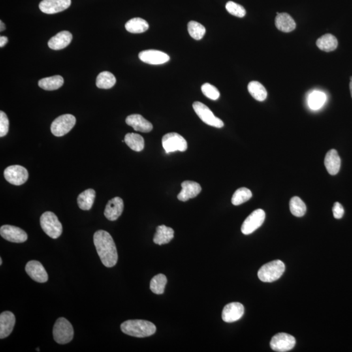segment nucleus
Wrapping results in <instances>:
<instances>
[{
	"label": "nucleus",
	"mask_w": 352,
	"mask_h": 352,
	"mask_svg": "<svg viewBox=\"0 0 352 352\" xmlns=\"http://www.w3.org/2000/svg\"><path fill=\"white\" fill-rule=\"evenodd\" d=\"M9 121L5 113L1 111L0 112V136L3 137L8 132Z\"/></svg>",
	"instance_id": "58836bf2"
},
{
	"label": "nucleus",
	"mask_w": 352,
	"mask_h": 352,
	"mask_svg": "<svg viewBox=\"0 0 352 352\" xmlns=\"http://www.w3.org/2000/svg\"><path fill=\"white\" fill-rule=\"evenodd\" d=\"M37 351H38V352L40 351V349H37Z\"/></svg>",
	"instance_id": "a18cd8bd"
},
{
	"label": "nucleus",
	"mask_w": 352,
	"mask_h": 352,
	"mask_svg": "<svg viewBox=\"0 0 352 352\" xmlns=\"http://www.w3.org/2000/svg\"><path fill=\"white\" fill-rule=\"evenodd\" d=\"M0 265H2V259L1 258H0Z\"/></svg>",
	"instance_id": "c03bdc74"
},
{
	"label": "nucleus",
	"mask_w": 352,
	"mask_h": 352,
	"mask_svg": "<svg viewBox=\"0 0 352 352\" xmlns=\"http://www.w3.org/2000/svg\"><path fill=\"white\" fill-rule=\"evenodd\" d=\"M350 88H351V92L352 97V77L351 78V84H350Z\"/></svg>",
	"instance_id": "37998d69"
},
{
	"label": "nucleus",
	"mask_w": 352,
	"mask_h": 352,
	"mask_svg": "<svg viewBox=\"0 0 352 352\" xmlns=\"http://www.w3.org/2000/svg\"><path fill=\"white\" fill-rule=\"evenodd\" d=\"M187 27L189 35L194 39H202L206 33V28L204 25L201 23L195 22V21L189 22L188 23Z\"/></svg>",
	"instance_id": "c9c22d12"
},
{
	"label": "nucleus",
	"mask_w": 352,
	"mask_h": 352,
	"mask_svg": "<svg viewBox=\"0 0 352 352\" xmlns=\"http://www.w3.org/2000/svg\"><path fill=\"white\" fill-rule=\"evenodd\" d=\"M253 194L249 189L245 187L240 188L235 192L232 198V203L234 206H239L250 200Z\"/></svg>",
	"instance_id": "f704fd0d"
},
{
	"label": "nucleus",
	"mask_w": 352,
	"mask_h": 352,
	"mask_svg": "<svg viewBox=\"0 0 352 352\" xmlns=\"http://www.w3.org/2000/svg\"><path fill=\"white\" fill-rule=\"evenodd\" d=\"M174 237V231L172 228L161 225L156 228V233L153 238V242L155 244L162 245L167 244L171 242Z\"/></svg>",
	"instance_id": "b1692460"
},
{
	"label": "nucleus",
	"mask_w": 352,
	"mask_h": 352,
	"mask_svg": "<svg viewBox=\"0 0 352 352\" xmlns=\"http://www.w3.org/2000/svg\"><path fill=\"white\" fill-rule=\"evenodd\" d=\"M40 224L44 233L51 238H58L62 234V225L56 215L51 211H46L40 216Z\"/></svg>",
	"instance_id": "20e7f679"
},
{
	"label": "nucleus",
	"mask_w": 352,
	"mask_h": 352,
	"mask_svg": "<svg viewBox=\"0 0 352 352\" xmlns=\"http://www.w3.org/2000/svg\"><path fill=\"white\" fill-rule=\"evenodd\" d=\"M72 35L69 31H62L51 38L48 42L49 48L59 50L65 48L72 41Z\"/></svg>",
	"instance_id": "412c9836"
},
{
	"label": "nucleus",
	"mask_w": 352,
	"mask_h": 352,
	"mask_svg": "<svg viewBox=\"0 0 352 352\" xmlns=\"http://www.w3.org/2000/svg\"><path fill=\"white\" fill-rule=\"evenodd\" d=\"M324 164L328 172L332 176L338 174L340 170L341 161L336 149H331L326 155Z\"/></svg>",
	"instance_id": "4be33fe9"
},
{
	"label": "nucleus",
	"mask_w": 352,
	"mask_h": 352,
	"mask_svg": "<svg viewBox=\"0 0 352 352\" xmlns=\"http://www.w3.org/2000/svg\"><path fill=\"white\" fill-rule=\"evenodd\" d=\"M275 25L279 30L289 33L296 29V23L290 14L283 12L277 14L275 18Z\"/></svg>",
	"instance_id": "5701e85b"
},
{
	"label": "nucleus",
	"mask_w": 352,
	"mask_h": 352,
	"mask_svg": "<svg viewBox=\"0 0 352 352\" xmlns=\"http://www.w3.org/2000/svg\"><path fill=\"white\" fill-rule=\"evenodd\" d=\"M167 283V278L163 274H159L153 277L150 282V289L155 294H163Z\"/></svg>",
	"instance_id": "473e14b6"
},
{
	"label": "nucleus",
	"mask_w": 352,
	"mask_h": 352,
	"mask_svg": "<svg viewBox=\"0 0 352 352\" xmlns=\"http://www.w3.org/2000/svg\"><path fill=\"white\" fill-rule=\"evenodd\" d=\"M326 94L320 91H314L309 96L308 104L312 110H319L326 101Z\"/></svg>",
	"instance_id": "2f4dec72"
},
{
	"label": "nucleus",
	"mask_w": 352,
	"mask_h": 352,
	"mask_svg": "<svg viewBox=\"0 0 352 352\" xmlns=\"http://www.w3.org/2000/svg\"><path fill=\"white\" fill-rule=\"evenodd\" d=\"M244 307L240 303L234 302L226 305L222 313V319L227 323H232L242 319L244 315Z\"/></svg>",
	"instance_id": "2eb2a0df"
},
{
	"label": "nucleus",
	"mask_w": 352,
	"mask_h": 352,
	"mask_svg": "<svg viewBox=\"0 0 352 352\" xmlns=\"http://www.w3.org/2000/svg\"><path fill=\"white\" fill-rule=\"evenodd\" d=\"M64 80L62 76L55 75L41 79L38 82L40 88L46 91L56 90L63 86Z\"/></svg>",
	"instance_id": "393cba45"
},
{
	"label": "nucleus",
	"mask_w": 352,
	"mask_h": 352,
	"mask_svg": "<svg viewBox=\"0 0 352 352\" xmlns=\"http://www.w3.org/2000/svg\"><path fill=\"white\" fill-rule=\"evenodd\" d=\"M27 274L33 281L39 283H46L48 280V275L43 266L39 261L31 260L27 262L25 268Z\"/></svg>",
	"instance_id": "4468645a"
},
{
	"label": "nucleus",
	"mask_w": 352,
	"mask_h": 352,
	"mask_svg": "<svg viewBox=\"0 0 352 352\" xmlns=\"http://www.w3.org/2000/svg\"><path fill=\"white\" fill-rule=\"evenodd\" d=\"M96 196L95 191L89 189L82 192L78 196L77 202L79 208L82 210H89L92 208Z\"/></svg>",
	"instance_id": "a878e982"
},
{
	"label": "nucleus",
	"mask_w": 352,
	"mask_h": 352,
	"mask_svg": "<svg viewBox=\"0 0 352 352\" xmlns=\"http://www.w3.org/2000/svg\"><path fill=\"white\" fill-rule=\"evenodd\" d=\"M93 243L103 265L106 268L116 266L118 255L116 244L111 235L104 230H98L94 234Z\"/></svg>",
	"instance_id": "f257e3e1"
},
{
	"label": "nucleus",
	"mask_w": 352,
	"mask_h": 352,
	"mask_svg": "<svg viewBox=\"0 0 352 352\" xmlns=\"http://www.w3.org/2000/svg\"><path fill=\"white\" fill-rule=\"evenodd\" d=\"M125 29L131 33H142L149 29L148 23L141 18H133L125 23Z\"/></svg>",
	"instance_id": "cd10ccee"
},
{
	"label": "nucleus",
	"mask_w": 352,
	"mask_h": 352,
	"mask_svg": "<svg viewBox=\"0 0 352 352\" xmlns=\"http://www.w3.org/2000/svg\"><path fill=\"white\" fill-rule=\"evenodd\" d=\"M226 8L230 14L239 17V18H243L246 14V10L245 8L240 4L235 3L234 1H228L226 4Z\"/></svg>",
	"instance_id": "e433bc0d"
},
{
	"label": "nucleus",
	"mask_w": 352,
	"mask_h": 352,
	"mask_svg": "<svg viewBox=\"0 0 352 352\" xmlns=\"http://www.w3.org/2000/svg\"><path fill=\"white\" fill-rule=\"evenodd\" d=\"M116 78L110 72L103 71L97 76L96 85L101 89H110L114 86Z\"/></svg>",
	"instance_id": "7c9ffc66"
},
{
	"label": "nucleus",
	"mask_w": 352,
	"mask_h": 352,
	"mask_svg": "<svg viewBox=\"0 0 352 352\" xmlns=\"http://www.w3.org/2000/svg\"><path fill=\"white\" fill-rule=\"evenodd\" d=\"M0 25H1V27H0V31H3L5 30V25L4 24V23L2 22V21H0Z\"/></svg>",
	"instance_id": "79ce46f5"
},
{
	"label": "nucleus",
	"mask_w": 352,
	"mask_h": 352,
	"mask_svg": "<svg viewBox=\"0 0 352 352\" xmlns=\"http://www.w3.org/2000/svg\"><path fill=\"white\" fill-rule=\"evenodd\" d=\"M285 271V264L281 260H274L262 266L258 271V277L264 283H272L281 278Z\"/></svg>",
	"instance_id": "7ed1b4c3"
},
{
	"label": "nucleus",
	"mask_w": 352,
	"mask_h": 352,
	"mask_svg": "<svg viewBox=\"0 0 352 352\" xmlns=\"http://www.w3.org/2000/svg\"><path fill=\"white\" fill-rule=\"evenodd\" d=\"M124 208L123 200L119 197H115L108 201L104 214L109 221H116L122 214Z\"/></svg>",
	"instance_id": "a211bd4d"
},
{
	"label": "nucleus",
	"mask_w": 352,
	"mask_h": 352,
	"mask_svg": "<svg viewBox=\"0 0 352 352\" xmlns=\"http://www.w3.org/2000/svg\"><path fill=\"white\" fill-rule=\"evenodd\" d=\"M4 177L10 184L19 186L26 182L29 174L26 168L20 165L8 166L4 171Z\"/></svg>",
	"instance_id": "1a4fd4ad"
},
{
	"label": "nucleus",
	"mask_w": 352,
	"mask_h": 352,
	"mask_svg": "<svg viewBox=\"0 0 352 352\" xmlns=\"http://www.w3.org/2000/svg\"><path fill=\"white\" fill-rule=\"evenodd\" d=\"M333 213H334L335 218L340 219L342 218L343 215L345 214L344 208H343L342 205L339 203V202H336L334 204V208H333Z\"/></svg>",
	"instance_id": "ea45409f"
},
{
	"label": "nucleus",
	"mask_w": 352,
	"mask_h": 352,
	"mask_svg": "<svg viewBox=\"0 0 352 352\" xmlns=\"http://www.w3.org/2000/svg\"><path fill=\"white\" fill-rule=\"evenodd\" d=\"M266 219V213L261 209L254 211L245 221L242 226V232L245 235L253 233L264 223Z\"/></svg>",
	"instance_id": "9d476101"
},
{
	"label": "nucleus",
	"mask_w": 352,
	"mask_h": 352,
	"mask_svg": "<svg viewBox=\"0 0 352 352\" xmlns=\"http://www.w3.org/2000/svg\"><path fill=\"white\" fill-rule=\"evenodd\" d=\"M0 234L2 238L10 242L20 243L27 240L26 232L14 226H2L0 228Z\"/></svg>",
	"instance_id": "f8f14e48"
},
{
	"label": "nucleus",
	"mask_w": 352,
	"mask_h": 352,
	"mask_svg": "<svg viewBox=\"0 0 352 352\" xmlns=\"http://www.w3.org/2000/svg\"><path fill=\"white\" fill-rule=\"evenodd\" d=\"M249 92L258 101H265L268 96L265 87L257 81H252L248 85Z\"/></svg>",
	"instance_id": "c756f323"
},
{
	"label": "nucleus",
	"mask_w": 352,
	"mask_h": 352,
	"mask_svg": "<svg viewBox=\"0 0 352 352\" xmlns=\"http://www.w3.org/2000/svg\"><path fill=\"white\" fill-rule=\"evenodd\" d=\"M71 4V0H42L39 8L45 14H55L67 9Z\"/></svg>",
	"instance_id": "ddd939ff"
},
{
	"label": "nucleus",
	"mask_w": 352,
	"mask_h": 352,
	"mask_svg": "<svg viewBox=\"0 0 352 352\" xmlns=\"http://www.w3.org/2000/svg\"><path fill=\"white\" fill-rule=\"evenodd\" d=\"M138 57L143 62L150 65H161L170 60L169 55L161 51L147 50L142 51L138 54Z\"/></svg>",
	"instance_id": "dca6fc26"
},
{
	"label": "nucleus",
	"mask_w": 352,
	"mask_h": 352,
	"mask_svg": "<svg viewBox=\"0 0 352 352\" xmlns=\"http://www.w3.org/2000/svg\"><path fill=\"white\" fill-rule=\"evenodd\" d=\"M76 118L73 115L64 114L57 117L52 125L51 132L55 136H63L69 133L76 124Z\"/></svg>",
	"instance_id": "423d86ee"
},
{
	"label": "nucleus",
	"mask_w": 352,
	"mask_h": 352,
	"mask_svg": "<svg viewBox=\"0 0 352 352\" xmlns=\"http://www.w3.org/2000/svg\"><path fill=\"white\" fill-rule=\"evenodd\" d=\"M201 89L202 93L206 97L213 100V101H216L220 97V93L217 87L209 84V83H206V84L202 85Z\"/></svg>",
	"instance_id": "4c0bfd02"
},
{
	"label": "nucleus",
	"mask_w": 352,
	"mask_h": 352,
	"mask_svg": "<svg viewBox=\"0 0 352 352\" xmlns=\"http://www.w3.org/2000/svg\"><path fill=\"white\" fill-rule=\"evenodd\" d=\"M124 141L132 150L139 152L144 148V139L140 134L127 133L125 136Z\"/></svg>",
	"instance_id": "c85d7f7f"
},
{
	"label": "nucleus",
	"mask_w": 352,
	"mask_h": 352,
	"mask_svg": "<svg viewBox=\"0 0 352 352\" xmlns=\"http://www.w3.org/2000/svg\"><path fill=\"white\" fill-rule=\"evenodd\" d=\"M194 110L200 119L206 124L216 128L224 127L223 121L213 114L212 111L202 102L196 101L193 104Z\"/></svg>",
	"instance_id": "6e6552de"
},
{
	"label": "nucleus",
	"mask_w": 352,
	"mask_h": 352,
	"mask_svg": "<svg viewBox=\"0 0 352 352\" xmlns=\"http://www.w3.org/2000/svg\"><path fill=\"white\" fill-rule=\"evenodd\" d=\"M162 144L166 153L175 152L179 151L183 152L187 149L186 140L176 133H170L165 134L162 139Z\"/></svg>",
	"instance_id": "0eeeda50"
},
{
	"label": "nucleus",
	"mask_w": 352,
	"mask_h": 352,
	"mask_svg": "<svg viewBox=\"0 0 352 352\" xmlns=\"http://www.w3.org/2000/svg\"><path fill=\"white\" fill-rule=\"evenodd\" d=\"M296 339L291 335L280 333L273 337L270 347L273 351L278 352L290 351L296 345Z\"/></svg>",
	"instance_id": "9b49d317"
},
{
	"label": "nucleus",
	"mask_w": 352,
	"mask_h": 352,
	"mask_svg": "<svg viewBox=\"0 0 352 352\" xmlns=\"http://www.w3.org/2000/svg\"><path fill=\"white\" fill-rule=\"evenodd\" d=\"M8 42V38L5 36H1L0 37V47L2 48Z\"/></svg>",
	"instance_id": "a19ab883"
},
{
	"label": "nucleus",
	"mask_w": 352,
	"mask_h": 352,
	"mask_svg": "<svg viewBox=\"0 0 352 352\" xmlns=\"http://www.w3.org/2000/svg\"><path fill=\"white\" fill-rule=\"evenodd\" d=\"M290 210L294 216L302 217L306 213L307 207L300 197L294 196L290 200Z\"/></svg>",
	"instance_id": "72a5a7b5"
},
{
	"label": "nucleus",
	"mask_w": 352,
	"mask_h": 352,
	"mask_svg": "<svg viewBox=\"0 0 352 352\" xmlns=\"http://www.w3.org/2000/svg\"><path fill=\"white\" fill-rule=\"evenodd\" d=\"M53 336L55 342L59 345L70 343L74 337V330L71 324L65 318H59L54 324Z\"/></svg>",
	"instance_id": "39448f33"
},
{
	"label": "nucleus",
	"mask_w": 352,
	"mask_h": 352,
	"mask_svg": "<svg viewBox=\"0 0 352 352\" xmlns=\"http://www.w3.org/2000/svg\"><path fill=\"white\" fill-rule=\"evenodd\" d=\"M181 190L178 195L179 200L186 202L191 198H195L202 191V187L199 183L193 181H185L181 183Z\"/></svg>",
	"instance_id": "f3484780"
},
{
	"label": "nucleus",
	"mask_w": 352,
	"mask_h": 352,
	"mask_svg": "<svg viewBox=\"0 0 352 352\" xmlns=\"http://www.w3.org/2000/svg\"><path fill=\"white\" fill-rule=\"evenodd\" d=\"M121 332L128 336L144 338L153 336L156 332V326L152 323L143 320H131L121 325Z\"/></svg>",
	"instance_id": "f03ea898"
},
{
	"label": "nucleus",
	"mask_w": 352,
	"mask_h": 352,
	"mask_svg": "<svg viewBox=\"0 0 352 352\" xmlns=\"http://www.w3.org/2000/svg\"><path fill=\"white\" fill-rule=\"evenodd\" d=\"M126 123L136 131L149 133L152 131L153 125L140 114L130 115L126 118Z\"/></svg>",
	"instance_id": "aec40b11"
},
{
	"label": "nucleus",
	"mask_w": 352,
	"mask_h": 352,
	"mask_svg": "<svg viewBox=\"0 0 352 352\" xmlns=\"http://www.w3.org/2000/svg\"><path fill=\"white\" fill-rule=\"evenodd\" d=\"M317 45L321 50L332 52L337 48L338 40L332 34L327 33L317 40Z\"/></svg>",
	"instance_id": "bb28decb"
},
{
	"label": "nucleus",
	"mask_w": 352,
	"mask_h": 352,
	"mask_svg": "<svg viewBox=\"0 0 352 352\" xmlns=\"http://www.w3.org/2000/svg\"><path fill=\"white\" fill-rule=\"evenodd\" d=\"M16 319L13 313L5 311L0 315V339L10 336L13 330Z\"/></svg>",
	"instance_id": "6ab92c4d"
}]
</instances>
